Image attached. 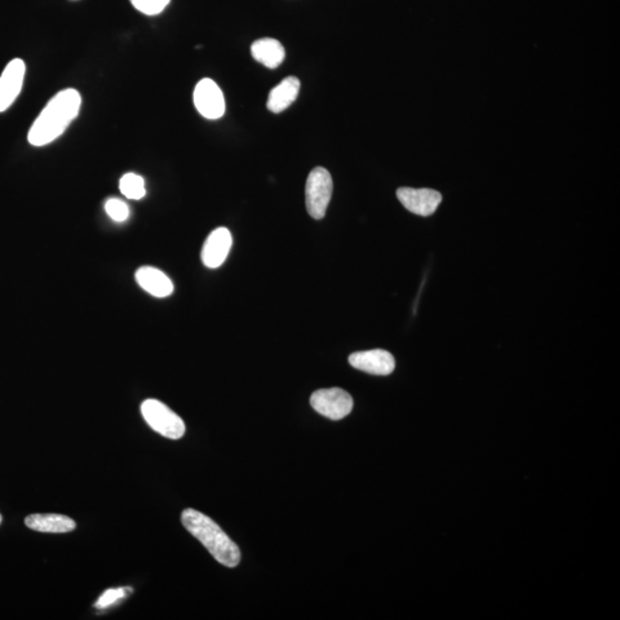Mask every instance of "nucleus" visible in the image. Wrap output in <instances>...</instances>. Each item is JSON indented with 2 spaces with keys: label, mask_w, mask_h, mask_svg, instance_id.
<instances>
[{
  "label": "nucleus",
  "mask_w": 620,
  "mask_h": 620,
  "mask_svg": "<svg viewBox=\"0 0 620 620\" xmlns=\"http://www.w3.org/2000/svg\"><path fill=\"white\" fill-rule=\"evenodd\" d=\"M2 522H3V517H2V515H0V524H2Z\"/></svg>",
  "instance_id": "nucleus-19"
},
{
  "label": "nucleus",
  "mask_w": 620,
  "mask_h": 620,
  "mask_svg": "<svg viewBox=\"0 0 620 620\" xmlns=\"http://www.w3.org/2000/svg\"><path fill=\"white\" fill-rule=\"evenodd\" d=\"M140 410L146 423L155 432L172 440L181 439L184 436L185 424L183 419L170 408H168L165 403L149 398V400L141 403Z\"/></svg>",
  "instance_id": "nucleus-3"
},
{
  "label": "nucleus",
  "mask_w": 620,
  "mask_h": 620,
  "mask_svg": "<svg viewBox=\"0 0 620 620\" xmlns=\"http://www.w3.org/2000/svg\"><path fill=\"white\" fill-rule=\"evenodd\" d=\"M194 106L203 118L217 119L225 113V100L222 90L211 78H203L193 92Z\"/></svg>",
  "instance_id": "nucleus-6"
},
{
  "label": "nucleus",
  "mask_w": 620,
  "mask_h": 620,
  "mask_svg": "<svg viewBox=\"0 0 620 620\" xmlns=\"http://www.w3.org/2000/svg\"><path fill=\"white\" fill-rule=\"evenodd\" d=\"M132 6L145 16H158L165 11L170 0H130Z\"/></svg>",
  "instance_id": "nucleus-17"
},
{
  "label": "nucleus",
  "mask_w": 620,
  "mask_h": 620,
  "mask_svg": "<svg viewBox=\"0 0 620 620\" xmlns=\"http://www.w3.org/2000/svg\"><path fill=\"white\" fill-rule=\"evenodd\" d=\"M252 56L270 69L277 68L285 59L284 46L274 38H261L252 44Z\"/></svg>",
  "instance_id": "nucleus-14"
},
{
  "label": "nucleus",
  "mask_w": 620,
  "mask_h": 620,
  "mask_svg": "<svg viewBox=\"0 0 620 620\" xmlns=\"http://www.w3.org/2000/svg\"><path fill=\"white\" fill-rule=\"evenodd\" d=\"M29 529L42 533H68L77 527L72 518L57 513H34L26 518Z\"/></svg>",
  "instance_id": "nucleus-12"
},
{
  "label": "nucleus",
  "mask_w": 620,
  "mask_h": 620,
  "mask_svg": "<svg viewBox=\"0 0 620 620\" xmlns=\"http://www.w3.org/2000/svg\"><path fill=\"white\" fill-rule=\"evenodd\" d=\"M181 522L219 563L228 568H236L241 563L242 553L237 544L212 518L194 509H185L181 513Z\"/></svg>",
  "instance_id": "nucleus-2"
},
{
  "label": "nucleus",
  "mask_w": 620,
  "mask_h": 620,
  "mask_svg": "<svg viewBox=\"0 0 620 620\" xmlns=\"http://www.w3.org/2000/svg\"><path fill=\"white\" fill-rule=\"evenodd\" d=\"M310 405L325 418L339 420L346 418L353 409V398L344 389L334 388L318 389L310 397Z\"/></svg>",
  "instance_id": "nucleus-5"
},
{
  "label": "nucleus",
  "mask_w": 620,
  "mask_h": 620,
  "mask_svg": "<svg viewBox=\"0 0 620 620\" xmlns=\"http://www.w3.org/2000/svg\"><path fill=\"white\" fill-rule=\"evenodd\" d=\"M82 97L75 88H65L53 96L31 126L28 141L42 148L59 139L78 117Z\"/></svg>",
  "instance_id": "nucleus-1"
},
{
  "label": "nucleus",
  "mask_w": 620,
  "mask_h": 620,
  "mask_svg": "<svg viewBox=\"0 0 620 620\" xmlns=\"http://www.w3.org/2000/svg\"><path fill=\"white\" fill-rule=\"evenodd\" d=\"M119 191L124 197L131 199V201H140L146 194L143 177L134 174V172L122 176L121 181H119Z\"/></svg>",
  "instance_id": "nucleus-15"
},
{
  "label": "nucleus",
  "mask_w": 620,
  "mask_h": 620,
  "mask_svg": "<svg viewBox=\"0 0 620 620\" xmlns=\"http://www.w3.org/2000/svg\"><path fill=\"white\" fill-rule=\"evenodd\" d=\"M105 211L115 222H124L130 214L127 203L117 198H110L106 202Z\"/></svg>",
  "instance_id": "nucleus-16"
},
{
  "label": "nucleus",
  "mask_w": 620,
  "mask_h": 620,
  "mask_svg": "<svg viewBox=\"0 0 620 620\" xmlns=\"http://www.w3.org/2000/svg\"><path fill=\"white\" fill-rule=\"evenodd\" d=\"M300 81L294 77L283 79L269 93L267 108L274 114L284 112L298 98Z\"/></svg>",
  "instance_id": "nucleus-13"
},
{
  "label": "nucleus",
  "mask_w": 620,
  "mask_h": 620,
  "mask_svg": "<svg viewBox=\"0 0 620 620\" xmlns=\"http://www.w3.org/2000/svg\"><path fill=\"white\" fill-rule=\"evenodd\" d=\"M397 196L406 210L419 216L432 215L442 201L441 194L431 189L400 188Z\"/></svg>",
  "instance_id": "nucleus-8"
},
{
  "label": "nucleus",
  "mask_w": 620,
  "mask_h": 620,
  "mask_svg": "<svg viewBox=\"0 0 620 620\" xmlns=\"http://www.w3.org/2000/svg\"><path fill=\"white\" fill-rule=\"evenodd\" d=\"M348 361L356 369L370 375L388 376L396 369L392 354L384 349L353 353Z\"/></svg>",
  "instance_id": "nucleus-9"
},
{
  "label": "nucleus",
  "mask_w": 620,
  "mask_h": 620,
  "mask_svg": "<svg viewBox=\"0 0 620 620\" xmlns=\"http://www.w3.org/2000/svg\"><path fill=\"white\" fill-rule=\"evenodd\" d=\"M232 246V232L227 228H217L207 237L202 251V260L207 268L216 269L227 260Z\"/></svg>",
  "instance_id": "nucleus-10"
},
{
  "label": "nucleus",
  "mask_w": 620,
  "mask_h": 620,
  "mask_svg": "<svg viewBox=\"0 0 620 620\" xmlns=\"http://www.w3.org/2000/svg\"><path fill=\"white\" fill-rule=\"evenodd\" d=\"M26 77L25 61L16 57L8 62L0 75V113L11 108L19 97Z\"/></svg>",
  "instance_id": "nucleus-7"
},
{
  "label": "nucleus",
  "mask_w": 620,
  "mask_h": 620,
  "mask_svg": "<svg viewBox=\"0 0 620 620\" xmlns=\"http://www.w3.org/2000/svg\"><path fill=\"white\" fill-rule=\"evenodd\" d=\"M127 588H112L106 591L99 600L96 602L97 609H106L109 605L117 604L118 601L124 599L127 596Z\"/></svg>",
  "instance_id": "nucleus-18"
},
{
  "label": "nucleus",
  "mask_w": 620,
  "mask_h": 620,
  "mask_svg": "<svg viewBox=\"0 0 620 620\" xmlns=\"http://www.w3.org/2000/svg\"><path fill=\"white\" fill-rule=\"evenodd\" d=\"M334 191V181L329 170L317 167L310 171L305 183V206L313 219L322 220L326 214L327 207Z\"/></svg>",
  "instance_id": "nucleus-4"
},
{
  "label": "nucleus",
  "mask_w": 620,
  "mask_h": 620,
  "mask_svg": "<svg viewBox=\"0 0 620 620\" xmlns=\"http://www.w3.org/2000/svg\"><path fill=\"white\" fill-rule=\"evenodd\" d=\"M136 281L141 289L155 298H167L174 292L171 279L157 268H140L136 273Z\"/></svg>",
  "instance_id": "nucleus-11"
}]
</instances>
